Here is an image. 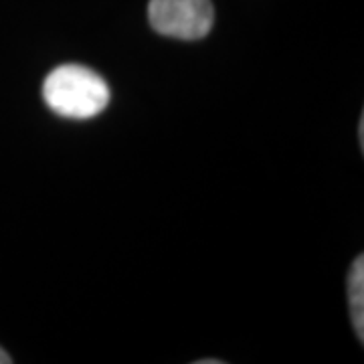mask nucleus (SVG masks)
<instances>
[{
    "label": "nucleus",
    "instance_id": "7ed1b4c3",
    "mask_svg": "<svg viewBox=\"0 0 364 364\" xmlns=\"http://www.w3.org/2000/svg\"><path fill=\"white\" fill-rule=\"evenodd\" d=\"M348 304H350V316L354 332L364 342V257L358 255L350 267L348 275Z\"/></svg>",
    "mask_w": 364,
    "mask_h": 364
},
{
    "label": "nucleus",
    "instance_id": "423d86ee",
    "mask_svg": "<svg viewBox=\"0 0 364 364\" xmlns=\"http://www.w3.org/2000/svg\"><path fill=\"white\" fill-rule=\"evenodd\" d=\"M221 363V360H210V358H207V360H198V364H217Z\"/></svg>",
    "mask_w": 364,
    "mask_h": 364
},
{
    "label": "nucleus",
    "instance_id": "f257e3e1",
    "mask_svg": "<svg viewBox=\"0 0 364 364\" xmlns=\"http://www.w3.org/2000/svg\"><path fill=\"white\" fill-rule=\"evenodd\" d=\"M112 91L105 79L87 67L67 63L53 69L43 83V100L57 116L87 119L102 114Z\"/></svg>",
    "mask_w": 364,
    "mask_h": 364
},
{
    "label": "nucleus",
    "instance_id": "f03ea898",
    "mask_svg": "<svg viewBox=\"0 0 364 364\" xmlns=\"http://www.w3.org/2000/svg\"><path fill=\"white\" fill-rule=\"evenodd\" d=\"M148 18L164 37L195 41L210 33L215 9L210 0H150Z\"/></svg>",
    "mask_w": 364,
    "mask_h": 364
},
{
    "label": "nucleus",
    "instance_id": "39448f33",
    "mask_svg": "<svg viewBox=\"0 0 364 364\" xmlns=\"http://www.w3.org/2000/svg\"><path fill=\"white\" fill-rule=\"evenodd\" d=\"M9 363H11V356L0 348V364H9Z\"/></svg>",
    "mask_w": 364,
    "mask_h": 364
},
{
    "label": "nucleus",
    "instance_id": "20e7f679",
    "mask_svg": "<svg viewBox=\"0 0 364 364\" xmlns=\"http://www.w3.org/2000/svg\"><path fill=\"white\" fill-rule=\"evenodd\" d=\"M358 140H360V148H364V116H360V124H358Z\"/></svg>",
    "mask_w": 364,
    "mask_h": 364
}]
</instances>
